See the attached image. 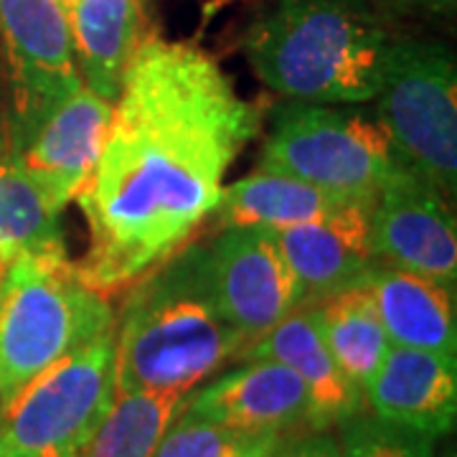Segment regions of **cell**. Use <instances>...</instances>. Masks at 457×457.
<instances>
[{
    "mask_svg": "<svg viewBox=\"0 0 457 457\" xmlns=\"http://www.w3.org/2000/svg\"><path fill=\"white\" fill-rule=\"evenodd\" d=\"M378 122L402 161L442 196L457 186V66L440 41L392 38L376 92Z\"/></svg>",
    "mask_w": 457,
    "mask_h": 457,
    "instance_id": "cell-6",
    "label": "cell"
},
{
    "mask_svg": "<svg viewBox=\"0 0 457 457\" xmlns=\"http://www.w3.org/2000/svg\"><path fill=\"white\" fill-rule=\"evenodd\" d=\"M213 303L246 345L300 308V290L272 228H224L206 245Z\"/></svg>",
    "mask_w": 457,
    "mask_h": 457,
    "instance_id": "cell-9",
    "label": "cell"
},
{
    "mask_svg": "<svg viewBox=\"0 0 457 457\" xmlns=\"http://www.w3.org/2000/svg\"><path fill=\"white\" fill-rule=\"evenodd\" d=\"M282 440L279 432L239 429L179 411L153 457H272Z\"/></svg>",
    "mask_w": 457,
    "mask_h": 457,
    "instance_id": "cell-22",
    "label": "cell"
},
{
    "mask_svg": "<svg viewBox=\"0 0 457 457\" xmlns=\"http://www.w3.org/2000/svg\"><path fill=\"white\" fill-rule=\"evenodd\" d=\"M432 435L392 425L376 414H353L341 422L343 457H435Z\"/></svg>",
    "mask_w": 457,
    "mask_h": 457,
    "instance_id": "cell-23",
    "label": "cell"
},
{
    "mask_svg": "<svg viewBox=\"0 0 457 457\" xmlns=\"http://www.w3.org/2000/svg\"><path fill=\"white\" fill-rule=\"evenodd\" d=\"M260 132L212 54L145 36L114 99L112 125L79 204L89 249L77 264L97 293L128 290L188 245L216 212L224 176Z\"/></svg>",
    "mask_w": 457,
    "mask_h": 457,
    "instance_id": "cell-1",
    "label": "cell"
},
{
    "mask_svg": "<svg viewBox=\"0 0 457 457\" xmlns=\"http://www.w3.org/2000/svg\"><path fill=\"white\" fill-rule=\"evenodd\" d=\"M114 396V328L54 361L0 407V457L79 450Z\"/></svg>",
    "mask_w": 457,
    "mask_h": 457,
    "instance_id": "cell-7",
    "label": "cell"
},
{
    "mask_svg": "<svg viewBox=\"0 0 457 457\" xmlns=\"http://www.w3.org/2000/svg\"><path fill=\"white\" fill-rule=\"evenodd\" d=\"M351 196L330 194L287 173L257 170L221 191L216 216L224 228H290L338 212Z\"/></svg>",
    "mask_w": 457,
    "mask_h": 457,
    "instance_id": "cell-18",
    "label": "cell"
},
{
    "mask_svg": "<svg viewBox=\"0 0 457 457\" xmlns=\"http://www.w3.org/2000/svg\"><path fill=\"white\" fill-rule=\"evenodd\" d=\"M374 204L376 198H351L330 216L275 231L297 282L300 305H318L359 285L378 264L371 245Z\"/></svg>",
    "mask_w": 457,
    "mask_h": 457,
    "instance_id": "cell-11",
    "label": "cell"
},
{
    "mask_svg": "<svg viewBox=\"0 0 457 457\" xmlns=\"http://www.w3.org/2000/svg\"><path fill=\"white\" fill-rule=\"evenodd\" d=\"M114 102L87 84L66 95L13 155L49 201L64 212L84 180L92 176L112 125Z\"/></svg>",
    "mask_w": 457,
    "mask_h": 457,
    "instance_id": "cell-12",
    "label": "cell"
},
{
    "mask_svg": "<svg viewBox=\"0 0 457 457\" xmlns=\"http://www.w3.org/2000/svg\"><path fill=\"white\" fill-rule=\"evenodd\" d=\"M371 245L378 262L455 290V213L440 191L411 168L378 191L371 213Z\"/></svg>",
    "mask_w": 457,
    "mask_h": 457,
    "instance_id": "cell-10",
    "label": "cell"
},
{
    "mask_svg": "<svg viewBox=\"0 0 457 457\" xmlns=\"http://www.w3.org/2000/svg\"><path fill=\"white\" fill-rule=\"evenodd\" d=\"M114 328L107 295L64 252H26L0 279V407L54 361Z\"/></svg>",
    "mask_w": 457,
    "mask_h": 457,
    "instance_id": "cell-4",
    "label": "cell"
},
{
    "mask_svg": "<svg viewBox=\"0 0 457 457\" xmlns=\"http://www.w3.org/2000/svg\"><path fill=\"white\" fill-rule=\"evenodd\" d=\"M31 457H77V450H66V447H56V450H46V453H38Z\"/></svg>",
    "mask_w": 457,
    "mask_h": 457,
    "instance_id": "cell-27",
    "label": "cell"
},
{
    "mask_svg": "<svg viewBox=\"0 0 457 457\" xmlns=\"http://www.w3.org/2000/svg\"><path fill=\"white\" fill-rule=\"evenodd\" d=\"M242 356L246 361H278L303 378L311 399V429L341 425L363 409V392L338 369L315 305L287 312L278 326L249 343Z\"/></svg>",
    "mask_w": 457,
    "mask_h": 457,
    "instance_id": "cell-15",
    "label": "cell"
},
{
    "mask_svg": "<svg viewBox=\"0 0 457 457\" xmlns=\"http://www.w3.org/2000/svg\"><path fill=\"white\" fill-rule=\"evenodd\" d=\"M183 399V392H114L77 457H153Z\"/></svg>",
    "mask_w": 457,
    "mask_h": 457,
    "instance_id": "cell-20",
    "label": "cell"
},
{
    "mask_svg": "<svg viewBox=\"0 0 457 457\" xmlns=\"http://www.w3.org/2000/svg\"><path fill=\"white\" fill-rule=\"evenodd\" d=\"M260 168L308 180L338 196L376 198L409 165L378 120L290 102L275 112Z\"/></svg>",
    "mask_w": 457,
    "mask_h": 457,
    "instance_id": "cell-5",
    "label": "cell"
},
{
    "mask_svg": "<svg viewBox=\"0 0 457 457\" xmlns=\"http://www.w3.org/2000/svg\"><path fill=\"white\" fill-rule=\"evenodd\" d=\"M442 457H455V453H453V450H450V455H442Z\"/></svg>",
    "mask_w": 457,
    "mask_h": 457,
    "instance_id": "cell-29",
    "label": "cell"
},
{
    "mask_svg": "<svg viewBox=\"0 0 457 457\" xmlns=\"http://www.w3.org/2000/svg\"><path fill=\"white\" fill-rule=\"evenodd\" d=\"M315 308L328 348L338 369L363 392L392 345L378 320L366 279L330 295Z\"/></svg>",
    "mask_w": 457,
    "mask_h": 457,
    "instance_id": "cell-19",
    "label": "cell"
},
{
    "mask_svg": "<svg viewBox=\"0 0 457 457\" xmlns=\"http://www.w3.org/2000/svg\"><path fill=\"white\" fill-rule=\"evenodd\" d=\"M84 84L114 102L143 36V0H64Z\"/></svg>",
    "mask_w": 457,
    "mask_h": 457,
    "instance_id": "cell-17",
    "label": "cell"
},
{
    "mask_svg": "<svg viewBox=\"0 0 457 457\" xmlns=\"http://www.w3.org/2000/svg\"><path fill=\"white\" fill-rule=\"evenodd\" d=\"M389 41L371 0H270L245 54L260 82L295 102L359 104L381 87Z\"/></svg>",
    "mask_w": 457,
    "mask_h": 457,
    "instance_id": "cell-3",
    "label": "cell"
},
{
    "mask_svg": "<svg viewBox=\"0 0 457 457\" xmlns=\"http://www.w3.org/2000/svg\"><path fill=\"white\" fill-rule=\"evenodd\" d=\"M62 212L16 163L0 161V260L26 252H64Z\"/></svg>",
    "mask_w": 457,
    "mask_h": 457,
    "instance_id": "cell-21",
    "label": "cell"
},
{
    "mask_svg": "<svg viewBox=\"0 0 457 457\" xmlns=\"http://www.w3.org/2000/svg\"><path fill=\"white\" fill-rule=\"evenodd\" d=\"M272 457H343L338 437L328 429H311L297 437H285Z\"/></svg>",
    "mask_w": 457,
    "mask_h": 457,
    "instance_id": "cell-24",
    "label": "cell"
},
{
    "mask_svg": "<svg viewBox=\"0 0 457 457\" xmlns=\"http://www.w3.org/2000/svg\"><path fill=\"white\" fill-rule=\"evenodd\" d=\"M363 394L376 417L440 437L455 425V359L407 345H389Z\"/></svg>",
    "mask_w": 457,
    "mask_h": 457,
    "instance_id": "cell-14",
    "label": "cell"
},
{
    "mask_svg": "<svg viewBox=\"0 0 457 457\" xmlns=\"http://www.w3.org/2000/svg\"><path fill=\"white\" fill-rule=\"evenodd\" d=\"M13 155V125H11V82L5 56L0 46V161H11Z\"/></svg>",
    "mask_w": 457,
    "mask_h": 457,
    "instance_id": "cell-25",
    "label": "cell"
},
{
    "mask_svg": "<svg viewBox=\"0 0 457 457\" xmlns=\"http://www.w3.org/2000/svg\"><path fill=\"white\" fill-rule=\"evenodd\" d=\"M5 264H8V262L0 260V279H3V272H5Z\"/></svg>",
    "mask_w": 457,
    "mask_h": 457,
    "instance_id": "cell-28",
    "label": "cell"
},
{
    "mask_svg": "<svg viewBox=\"0 0 457 457\" xmlns=\"http://www.w3.org/2000/svg\"><path fill=\"white\" fill-rule=\"evenodd\" d=\"M180 411L254 432L285 435L297 427L311 429L308 386L293 369L267 359L249 361L219 376L194 396H186Z\"/></svg>",
    "mask_w": 457,
    "mask_h": 457,
    "instance_id": "cell-13",
    "label": "cell"
},
{
    "mask_svg": "<svg viewBox=\"0 0 457 457\" xmlns=\"http://www.w3.org/2000/svg\"><path fill=\"white\" fill-rule=\"evenodd\" d=\"M245 348L213 303L206 245L188 242L130 285L114 330V392L188 394Z\"/></svg>",
    "mask_w": 457,
    "mask_h": 457,
    "instance_id": "cell-2",
    "label": "cell"
},
{
    "mask_svg": "<svg viewBox=\"0 0 457 457\" xmlns=\"http://www.w3.org/2000/svg\"><path fill=\"white\" fill-rule=\"evenodd\" d=\"M0 46L16 155L46 114L82 84L64 0H0Z\"/></svg>",
    "mask_w": 457,
    "mask_h": 457,
    "instance_id": "cell-8",
    "label": "cell"
},
{
    "mask_svg": "<svg viewBox=\"0 0 457 457\" xmlns=\"http://www.w3.org/2000/svg\"><path fill=\"white\" fill-rule=\"evenodd\" d=\"M402 5L425 11V13H453L457 0H399Z\"/></svg>",
    "mask_w": 457,
    "mask_h": 457,
    "instance_id": "cell-26",
    "label": "cell"
},
{
    "mask_svg": "<svg viewBox=\"0 0 457 457\" xmlns=\"http://www.w3.org/2000/svg\"><path fill=\"white\" fill-rule=\"evenodd\" d=\"M366 287L371 290L378 320L392 345L455 359V290L381 262L366 275Z\"/></svg>",
    "mask_w": 457,
    "mask_h": 457,
    "instance_id": "cell-16",
    "label": "cell"
}]
</instances>
